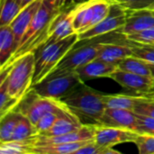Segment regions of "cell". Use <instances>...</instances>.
<instances>
[{
    "mask_svg": "<svg viewBox=\"0 0 154 154\" xmlns=\"http://www.w3.org/2000/svg\"><path fill=\"white\" fill-rule=\"evenodd\" d=\"M84 125L69 110L63 112L56 120L54 125L45 133L40 135L44 136H55L69 134L79 130Z\"/></svg>",
    "mask_w": 154,
    "mask_h": 154,
    "instance_id": "obj_19",
    "label": "cell"
},
{
    "mask_svg": "<svg viewBox=\"0 0 154 154\" xmlns=\"http://www.w3.org/2000/svg\"><path fill=\"white\" fill-rule=\"evenodd\" d=\"M34 68V52H30L22 56L8 68H5L8 69L5 79L7 92L10 96L21 100L29 92L32 88Z\"/></svg>",
    "mask_w": 154,
    "mask_h": 154,
    "instance_id": "obj_4",
    "label": "cell"
},
{
    "mask_svg": "<svg viewBox=\"0 0 154 154\" xmlns=\"http://www.w3.org/2000/svg\"><path fill=\"white\" fill-rule=\"evenodd\" d=\"M78 42H79V33L74 32L62 40L42 45L34 51L35 68L32 87L47 77Z\"/></svg>",
    "mask_w": 154,
    "mask_h": 154,
    "instance_id": "obj_3",
    "label": "cell"
},
{
    "mask_svg": "<svg viewBox=\"0 0 154 154\" xmlns=\"http://www.w3.org/2000/svg\"><path fill=\"white\" fill-rule=\"evenodd\" d=\"M110 79H114L124 88L134 91L141 96H148L152 88V78L148 76L138 75L117 69L113 72Z\"/></svg>",
    "mask_w": 154,
    "mask_h": 154,
    "instance_id": "obj_10",
    "label": "cell"
},
{
    "mask_svg": "<svg viewBox=\"0 0 154 154\" xmlns=\"http://www.w3.org/2000/svg\"><path fill=\"white\" fill-rule=\"evenodd\" d=\"M112 3L119 4L128 10L148 8L154 4V0H109Z\"/></svg>",
    "mask_w": 154,
    "mask_h": 154,
    "instance_id": "obj_34",
    "label": "cell"
},
{
    "mask_svg": "<svg viewBox=\"0 0 154 154\" xmlns=\"http://www.w3.org/2000/svg\"><path fill=\"white\" fill-rule=\"evenodd\" d=\"M69 110V109H67ZM65 110V111H67ZM63 111V112H65ZM62 112V113H63ZM57 114V113H47L44 116H42L40 120L36 123V125H34L36 128V131L38 133V134H42L43 133H45L46 131H48L56 122V120L58 119V117L62 114Z\"/></svg>",
    "mask_w": 154,
    "mask_h": 154,
    "instance_id": "obj_31",
    "label": "cell"
},
{
    "mask_svg": "<svg viewBox=\"0 0 154 154\" xmlns=\"http://www.w3.org/2000/svg\"><path fill=\"white\" fill-rule=\"evenodd\" d=\"M134 143L140 154H154V135L139 134Z\"/></svg>",
    "mask_w": 154,
    "mask_h": 154,
    "instance_id": "obj_30",
    "label": "cell"
},
{
    "mask_svg": "<svg viewBox=\"0 0 154 154\" xmlns=\"http://www.w3.org/2000/svg\"><path fill=\"white\" fill-rule=\"evenodd\" d=\"M103 95V93L83 83L60 101L79 118L82 125H99L100 119L106 109L102 99Z\"/></svg>",
    "mask_w": 154,
    "mask_h": 154,
    "instance_id": "obj_1",
    "label": "cell"
},
{
    "mask_svg": "<svg viewBox=\"0 0 154 154\" xmlns=\"http://www.w3.org/2000/svg\"><path fill=\"white\" fill-rule=\"evenodd\" d=\"M133 55L132 48L128 43L102 42L97 59L112 63H118L121 60Z\"/></svg>",
    "mask_w": 154,
    "mask_h": 154,
    "instance_id": "obj_18",
    "label": "cell"
},
{
    "mask_svg": "<svg viewBox=\"0 0 154 154\" xmlns=\"http://www.w3.org/2000/svg\"><path fill=\"white\" fill-rule=\"evenodd\" d=\"M95 131H96V125H84L78 131L61 134V135L44 136V135L38 134L36 137L35 146H46L51 144H60V143L94 140Z\"/></svg>",
    "mask_w": 154,
    "mask_h": 154,
    "instance_id": "obj_14",
    "label": "cell"
},
{
    "mask_svg": "<svg viewBox=\"0 0 154 154\" xmlns=\"http://www.w3.org/2000/svg\"><path fill=\"white\" fill-rule=\"evenodd\" d=\"M148 96L141 95H125V94H114V95H106L102 97L103 102L106 108H121L134 111V106L144 100Z\"/></svg>",
    "mask_w": 154,
    "mask_h": 154,
    "instance_id": "obj_20",
    "label": "cell"
},
{
    "mask_svg": "<svg viewBox=\"0 0 154 154\" xmlns=\"http://www.w3.org/2000/svg\"><path fill=\"white\" fill-rule=\"evenodd\" d=\"M134 112L138 115L146 116L149 117L154 118V98L153 97H146L144 100L138 103L134 108Z\"/></svg>",
    "mask_w": 154,
    "mask_h": 154,
    "instance_id": "obj_35",
    "label": "cell"
},
{
    "mask_svg": "<svg viewBox=\"0 0 154 154\" xmlns=\"http://www.w3.org/2000/svg\"><path fill=\"white\" fill-rule=\"evenodd\" d=\"M22 9L19 0H1L0 26L9 25Z\"/></svg>",
    "mask_w": 154,
    "mask_h": 154,
    "instance_id": "obj_26",
    "label": "cell"
},
{
    "mask_svg": "<svg viewBox=\"0 0 154 154\" xmlns=\"http://www.w3.org/2000/svg\"><path fill=\"white\" fill-rule=\"evenodd\" d=\"M101 42L87 43L80 47L74 46L69 51L67 52V54L49 75L74 72L79 67L97 59L101 47Z\"/></svg>",
    "mask_w": 154,
    "mask_h": 154,
    "instance_id": "obj_8",
    "label": "cell"
},
{
    "mask_svg": "<svg viewBox=\"0 0 154 154\" xmlns=\"http://www.w3.org/2000/svg\"><path fill=\"white\" fill-rule=\"evenodd\" d=\"M126 41L138 43H154V27L125 36Z\"/></svg>",
    "mask_w": 154,
    "mask_h": 154,
    "instance_id": "obj_32",
    "label": "cell"
},
{
    "mask_svg": "<svg viewBox=\"0 0 154 154\" xmlns=\"http://www.w3.org/2000/svg\"><path fill=\"white\" fill-rule=\"evenodd\" d=\"M61 11L53 10L50 8L42 2L33 19L32 20L26 32L23 36L18 49L13 54L10 60L6 62V64L1 69V70L5 68H8L17 59L27 53L33 52L39 47L44 44L49 36L50 25L52 20Z\"/></svg>",
    "mask_w": 154,
    "mask_h": 154,
    "instance_id": "obj_2",
    "label": "cell"
},
{
    "mask_svg": "<svg viewBox=\"0 0 154 154\" xmlns=\"http://www.w3.org/2000/svg\"><path fill=\"white\" fill-rule=\"evenodd\" d=\"M19 1H20V3L22 5V7L23 8V7H25L26 5H28L29 4H31L32 2H33L35 0H19Z\"/></svg>",
    "mask_w": 154,
    "mask_h": 154,
    "instance_id": "obj_38",
    "label": "cell"
},
{
    "mask_svg": "<svg viewBox=\"0 0 154 154\" xmlns=\"http://www.w3.org/2000/svg\"><path fill=\"white\" fill-rule=\"evenodd\" d=\"M138 133L134 130L96 125L94 141L105 147H114L124 143H134Z\"/></svg>",
    "mask_w": 154,
    "mask_h": 154,
    "instance_id": "obj_11",
    "label": "cell"
},
{
    "mask_svg": "<svg viewBox=\"0 0 154 154\" xmlns=\"http://www.w3.org/2000/svg\"><path fill=\"white\" fill-rule=\"evenodd\" d=\"M132 48L133 56L154 63V43H138L127 41Z\"/></svg>",
    "mask_w": 154,
    "mask_h": 154,
    "instance_id": "obj_28",
    "label": "cell"
},
{
    "mask_svg": "<svg viewBox=\"0 0 154 154\" xmlns=\"http://www.w3.org/2000/svg\"><path fill=\"white\" fill-rule=\"evenodd\" d=\"M120 152L114 150L112 147H105L97 144L93 140L92 142L87 143L75 154H119Z\"/></svg>",
    "mask_w": 154,
    "mask_h": 154,
    "instance_id": "obj_29",
    "label": "cell"
},
{
    "mask_svg": "<svg viewBox=\"0 0 154 154\" xmlns=\"http://www.w3.org/2000/svg\"><path fill=\"white\" fill-rule=\"evenodd\" d=\"M137 116L132 110L121 108H106L98 126L115 127L135 131Z\"/></svg>",
    "mask_w": 154,
    "mask_h": 154,
    "instance_id": "obj_12",
    "label": "cell"
},
{
    "mask_svg": "<svg viewBox=\"0 0 154 154\" xmlns=\"http://www.w3.org/2000/svg\"><path fill=\"white\" fill-rule=\"evenodd\" d=\"M148 8H151V9H152V10H154V4L152 5H151L150 7H148Z\"/></svg>",
    "mask_w": 154,
    "mask_h": 154,
    "instance_id": "obj_39",
    "label": "cell"
},
{
    "mask_svg": "<svg viewBox=\"0 0 154 154\" xmlns=\"http://www.w3.org/2000/svg\"><path fill=\"white\" fill-rule=\"evenodd\" d=\"M136 116L137 123L135 132L138 134L154 135V118L138 114H136Z\"/></svg>",
    "mask_w": 154,
    "mask_h": 154,
    "instance_id": "obj_33",
    "label": "cell"
},
{
    "mask_svg": "<svg viewBox=\"0 0 154 154\" xmlns=\"http://www.w3.org/2000/svg\"><path fill=\"white\" fill-rule=\"evenodd\" d=\"M84 81L74 72L48 75L32 88L41 97L60 100L72 92Z\"/></svg>",
    "mask_w": 154,
    "mask_h": 154,
    "instance_id": "obj_6",
    "label": "cell"
},
{
    "mask_svg": "<svg viewBox=\"0 0 154 154\" xmlns=\"http://www.w3.org/2000/svg\"><path fill=\"white\" fill-rule=\"evenodd\" d=\"M21 115L20 112L14 109L0 117V143H6L12 140Z\"/></svg>",
    "mask_w": 154,
    "mask_h": 154,
    "instance_id": "obj_24",
    "label": "cell"
},
{
    "mask_svg": "<svg viewBox=\"0 0 154 154\" xmlns=\"http://www.w3.org/2000/svg\"><path fill=\"white\" fill-rule=\"evenodd\" d=\"M118 69L117 63L107 62L98 59H95L80 67H79L75 72L85 82L92 79L101 77H110V75Z\"/></svg>",
    "mask_w": 154,
    "mask_h": 154,
    "instance_id": "obj_17",
    "label": "cell"
},
{
    "mask_svg": "<svg viewBox=\"0 0 154 154\" xmlns=\"http://www.w3.org/2000/svg\"><path fill=\"white\" fill-rule=\"evenodd\" d=\"M152 27H154V10L143 8L130 10L125 25L119 31L125 36Z\"/></svg>",
    "mask_w": 154,
    "mask_h": 154,
    "instance_id": "obj_15",
    "label": "cell"
},
{
    "mask_svg": "<svg viewBox=\"0 0 154 154\" xmlns=\"http://www.w3.org/2000/svg\"><path fill=\"white\" fill-rule=\"evenodd\" d=\"M36 136L23 141H9L0 143L1 154H32L35 146Z\"/></svg>",
    "mask_w": 154,
    "mask_h": 154,
    "instance_id": "obj_25",
    "label": "cell"
},
{
    "mask_svg": "<svg viewBox=\"0 0 154 154\" xmlns=\"http://www.w3.org/2000/svg\"><path fill=\"white\" fill-rule=\"evenodd\" d=\"M73 19H74V6L69 9L61 11L52 20L49 29L48 39L45 42V43L42 45L58 42L76 32L73 26Z\"/></svg>",
    "mask_w": 154,
    "mask_h": 154,
    "instance_id": "obj_13",
    "label": "cell"
},
{
    "mask_svg": "<svg viewBox=\"0 0 154 154\" xmlns=\"http://www.w3.org/2000/svg\"><path fill=\"white\" fill-rule=\"evenodd\" d=\"M14 52V37L9 25L0 26V68L2 69Z\"/></svg>",
    "mask_w": 154,
    "mask_h": 154,
    "instance_id": "obj_21",
    "label": "cell"
},
{
    "mask_svg": "<svg viewBox=\"0 0 154 154\" xmlns=\"http://www.w3.org/2000/svg\"><path fill=\"white\" fill-rule=\"evenodd\" d=\"M15 109L26 116L33 125L40 118L47 113L60 114L67 110L68 107L60 100L43 97L39 96L32 88L21 99Z\"/></svg>",
    "mask_w": 154,
    "mask_h": 154,
    "instance_id": "obj_5",
    "label": "cell"
},
{
    "mask_svg": "<svg viewBox=\"0 0 154 154\" xmlns=\"http://www.w3.org/2000/svg\"><path fill=\"white\" fill-rule=\"evenodd\" d=\"M149 66H150V69L152 71V90L149 94V97L154 98V63L149 62Z\"/></svg>",
    "mask_w": 154,
    "mask_h": 154,
    "instance_id": "obj_37",
    "label": "cell"
},
{
    "mask_svg": "<svg viewBox=\"0 0 154 154\" xmlns=\"http://www.w3.org/2000/svg\"><path fill=\"white\" fill-rule=\"evenodd\" d=\"M109 0H86L74 6L73 26L78 33L83 32L105 19L109 14Z\"/></svg>",
    "mask_w": 154,
    "mask_h": 154,
    "instance_id": "obj_7",
    "label": "cell"
},
{
    "mask_svg": "<svg viewBox=\"0 0 154 154\" xmlns=\"http://www.w3.org/2000/svg\"><path fill=\"white\" fill-rule=\"evenodd\" d=\"M42 2L50 8L58 11H64L75 6L73 5L74 0H42Z\"/></svg>",
    "mask_w": 154,
    "mask_h": 154,
    "instance_id": "obj_36",
    "label": "cell"
},
{
    "mask_svg": "<svg viewBox=\"0 0 154 154\" xmlns=\"http://www.w3.org/2000/svg\"><path fill=\"white\" fill-rule=\"evenodd\" d=\"M38 135L35 126L23 115H21L11 141H23Z\"/></svg>",
    "mask_w": 154,
    "mask_h": 154,
    "instance_id": "obj_27",
    "label": "cell"
},
{
    "mask_svg": "<svg viewBox=\"0 0 154 154\" xmlns=\"http://www.w3.org/2000/svg\"><path fill=\"white\" fill-rule=\"evenodd\" d=\"M93 140L60 143V144H51L46 146H34L32 154H72L76 153L78 150L86 145L87 143L92 142Z\"/></svg>",
    "mask_w": 154,
    "mask_h": 154,
    "instance_id": "obj_22",
    "label": "cell"
},
{
    "mask_svg": "<svg viewBox=\"0 0 154 154\" xmlns=\"http://www.w3.org/2000/svg\"><path fill=\"white\" fill-rule=\"evenodd\" d=\"M117 65L118 69L122 70L135 73L138 75L152 77V71L149 66V62L133 55L121 60L117 63Z\"/></svg>",
    "mask_w": 154,
    "mask_h": 154,
    "instance_id": "obj_23",
    "label": "cell"
},
{
    "mask_svg": "<svg viewBox=\"0 0 154 154\" xmlns=\"http://www.w3.org/2000/svg\"><path fill=\"white\" fill-rule=\"evenodd\" d=\"M129 11L130 10L125 8L119 4L111 2L110 11L107 16L92 28L79 33V41L95 39L98 36H103L108 32L119 31L125 25Z\"/></svg>",
    "mask_w": 154,
    "mask_h": 154,
    "instance_id": "obj_9",
    "label": "cell"
},
{
    "mask_svg": "<svg viewBox=\"0 0 154 154\" xmlns=\"http://www.w3.org/2000/svg\"><path fill=\"white\" fill-rule=\"evenodd\" d=\"M42 3V0H35L32 2L31 4L23 7L21 10V12L17 14V16L10 23L14 37V52L18 49L23 36L26 32L32 20L33 19L35 14L39 10Z\"/></svg>",
    "mask_w": 154,
    "mask_h": 154,
    "instance_id": "obj_16",
    "label": "cell"
}]
</instances>
